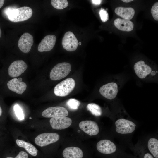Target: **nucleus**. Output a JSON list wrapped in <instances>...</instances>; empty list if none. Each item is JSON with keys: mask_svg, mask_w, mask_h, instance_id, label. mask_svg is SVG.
Instances as JSON below:
<instances>
[{"mask_svg": "<svg viewBox=\"0 0 158 158\" xmlns=\"http://www.w3.org/2000/svg\"><path fill=\"white\" fill-rule=\"evenodd\" d=\"M4 13L8 19L13 22L26 20L30 18L32 14V10L30 7L23 6L17 8H7Z\"/></svg>", "mask_w": 158, "mask_h": 158, "instance_id": "f257e3e1", "label": "nucleus"}, {"mask_svg": "<svg viewBox=\"0 0 158 158\" xmlns=\"http://www.w3.org/2000/svg\"><path fill=\"white\" fill-rule=\"evenodd\" d=\"M71 70V64L67 62H62L56 65L51 69L50 78L54 81L58 80L66 76Z\"/></svg>", "mask_w": 158, "mask_h": 158, "instance_id": "f03ea898", "label": "nucleus"}, {"mask_svg": "<svg viewBox=\"0 0 158 158\" xmlns=\"http://www.w3.org/2000/svg\"><path fill=\"white\" fill-rule=\"evenodd\" d=\"M75 84V81L73 79L68 78L60 82L55 86L54 93L57 96H66L73 91Z\"/></svg>", "mask_w": 158, "mask_h": 158, "instance_id": "7ed1b4c3", "label": "nucleus"}, {"mask_svg": "<svg viewBox=\"0 0 158 158\" xmlns=\"http://www.w3.org/2000/svg\"><path fill=\"white\" fill-rule=\"evenodd\" d=\"M59 138V135L57 133H44L37 136L35 139V142L37 145L43 147L56 142Z\"/></svg>", "mask_w": 158, "mask_h": 158, "instance_id": "20e7f679", "label": "nucleus"}, {"mask_svg": "<svg viewBox=\"0 0 158 158\" xmlns=\"http://www.w3.org/2000/svg\"><path fill=\"white\" fill-rule=\"evenodd\" d=\"M115 124L116 132L122 134L132 133L135 130L136 126V124L133 122L122 118L117 120Z\"/></svg>", "mask_w": 158, "mask_h": 158, "instance_id": "39448f33", "label": "nucleus"}, {"mask_svg": "<svg viewBox=\"0 0 158 158\" xmlns=\"http://www.w3.org/2000/svg\"><path fill=\"white\" fill-rule=\"evenodd\" d=\"M62 44L65 49L68 51H73L77 49L78 42L74 34L71 32L68 31L64 35Z\"/></svg>", "mask_w": 158, "mask_h": 158, "instance_id": "423d86ee", "label": "nucleus"}, {"mask_svg": "<svg viewBox=\"0 0 158 158\" xmlns=\"http://www.w3.org/2000/svg\"><path fill=\"white\" fill-rule=\"evenodd\" d=\"M27 65L22 60H17L13 62L9 66L8 74L11 77H16L20 75L27 69Z\"/></svg>", "mask_w": 158, "mask_h": 158, "instance_id": "0eeeda50", "label": "nucleus"}, {"mask_svg": "<svg viewBox=\"0 0 158 158\" xmlns=\"http://www.w3.org/2000/svg\"><path fill=\"white\" fill-rule=\"evenodd\" d=\"M99 92L105 98L110 100L114 99L116 97L118 92L117 85L114 82L108 83L102 86Z\"/></svg>", "mask_w": 158, "mask_h": 158, "instance_id": "6e6552de", "label": "nucleus"}, {"mask_svg": "<svg viewBox=\"0 0 158 158\" xmlns=\"http://www.w3.org/2000/svg\"><path fill=\"white\" fill-rule=\"evenodd\" d=\"M68 114L67 109L60 106L50 107L48 108L42 113V116L46 118L56 117H66Z\"/></svg>", "mask_w": 158, "mask_h": 158, "instance_id": "1a4fd4ad", "label": "nucleus"}, {"mask_svg": "<svg viewBox=\"0 0 158 158\" xmlns=\"http://www.w3.org/2000/svg\"><path fill=\"white\" fill-rule=\"evenodd\" d=\"M49 122L53 129L62 130L70 126L72 123V120L68 117H56L51 118Z\"/></svg>", "mask_w": 158, "mask_h": 158, "instance_id": "9d476101", "label": "nucleus"}, {"mask_svg": "<svg viewBox=\"0 0 158 158\" xmlns=\"http://www.w3.org/2000/svg\"><path fill=\"white\" fill-rule=\"evenodd\" d=\"M34 43L33 36L30 33H23L19 40L18 45L19 49L23 52L28 53L30 51Z\"/></svg>", "mask_w": 158, "mask_h": 158, "instance_id": "9b49d317", "label": "nucleus"}, {"mask_svg": "<svg viewBox=\"0 0 158 158\" xmlns=\"http://www.w3.org/2000/svg\"><path fill=\"white\" fill-rule=\"evenodd\" d=\"M80 129L86 134L90 135H95L99 131L98 126L95 122L91 120L82 121L79 124Z\"/></svg>", "mask_w": 158, "mask_h": 158, "instance_id": "f8f14e48", "label": "nucleus"}, {"mask_svg": "<svg viewBox=\"0 0 158 158\" xmlns=\"http://www.w3.org/2000/svg\"><path fill=\"white\" fill-rule=\"evenodd\" d=\"M56 40V36L53 35H49L43 39L38 47V51L40 52L48 51L54 47Z\"/></svg>", "mask_w": 158, "mask_h": 158, "instance_id": "ddd939ff", "label": "nucleus"}, {"mask_svg": "<svg viewBox=\"0 0 158 158\" xmlns=\"http://www.w3.org/2000/svg\"><path fill=\"white\" fill-rule=\"evenodd\" d=\"M96 147L100 152L104 154H109L115 152L116 147L115 144L109 140H102L97 143Z\"/></svg>", "mask_w": 158, "mask_h": 158, "instance_id": "4468645a", "label": "nucleus"}, {"mask_svg": "<svg viewBox=\"0 0 158 158\" xmlns=\"http://www.w3.org/2000/svg\"><path fill=\"white\" fill-rule=\"evenodd\" d=\"M134 68L136 75L140 78L143 79L152 71V68L147 65L142 60L136 63L134 66Z\"/></svg>", "mask_w": 158, "mask_h": 158, "instance_id": "2eb2a0df", "label": "nucleus"}, {"mask_svg": "<svg viewBox=\"0 0 158 158\" xmlns=\"http://www.w3.org/2000/svg\"><path fill=\"white\" fill-rule=\"evenodd\" d=\"M8 88L16 93L21 95L27 88L26 84L14 78L8 81L7 84Z\"/></svg>", "mask_w": 158, "mask_h": 158, "instance_id": "dca6fc26", "label": "nucleus"}, {"mask_svg": "<svg viewBox=\"0 0 158 158\" xmlns=\"http://www.w3.org/2000/svg\"><path fill=\"white\" fill-rule=\"evenodd\" d=\"M64 158H82L83 153L79 148L75 147H70L66 148L62 153Z\"/></svg>", "mask_w": 158, "mask_h": 158, "instance_id": "f3484780", "label": "nucleus"}, {"mask_svg": "<svg viewBox=\"0 0 158 158\" xmlns=\"http://www.w3.org/2000/svg\"><path fill=\"white\" fill-rule=\"evenodd\" d=\"M114 24L118 29L125 31H131L134 27V24L131 21L120 18L116 19L114 20Z\"/></svg>", "mask_w": 158, "mask_h": 158, "instance_id": "a211bd4d", "label": "nucleus"}, {"mask_svg": "<svg viewBox=\"0 0 158 158\" xmlns=\"http://www.w3.org/2000/svg\"><path fill=\"white\" fill-rule=\"evenodd\" d=\"M116 13L124 19L130 20L132 18L135 13L134 9L131 7H119L115 9Z\"/></svg>", "mask_w": 158, "mask_h": 158, "instance_id": "6ab92c4d", "label": "nucleus"}, {"mask_svg": "<svg viewBox=\"0 0 158 158\" xmlns=\"http://www.w3.org/2000/svg\"><path fill=\"white\" fill-rule=\"evenodd\" d=\"M16 142L18 146L24 148L30 155L33 156L37 155L38 150L31 144L19 139H16Z\"/></svg>", "mask_w": 158, "mask_h": 158, "instance_id": "aec40b11", "label": "nucleus"}, {"mask_svg": "<svg viewBox=\"0 0 158 158\" xmlns=\"http://www.w3.org/2000/svg\"><path fill=\"white\" fill-rule=\"evenodd\" d=\"M147 146L148 149L156 158L158 157V140L154 138H150L148 141Z\"/></svg>", "mask_w": 158, "mask_h": 158, "instance_id": "412c9836", "label": "nucleus"}, {"mask_svg": "<svg viewBox=\"0 0 158 158\" xmlns=\"http://www.w3.org/2000/svg\"><path fill=\"white\" fill-rule=\"evenodd\" d=\"M86 108L88 111L95 116H100L102 114L101 108L99 105L95 103H89L87 105Z\"/></svg>", "mask_w": 158, "mask_h": 158, "instance_id": "4be33fe9", "label": "nucleus"}, {"mask_svg": "<svg viewBox=\"0 0 158 158\" xmlns=\"http://www.w3.org/2000/svg\"><path fill=\"white\" fill-rule=\"evenodd\" d=\"M51 4L55 8L58 9H64L68 5V2L66 0H52Z\"/></svg>", "mask_w": 158, "mask_h": 158, "instance_id": "5701e85b", "label": "nucleus"}, {"mask_svg": "<svg viewBox=\"0 0 158 158\" xmlns=\"http://www.w3.org/2000/svg\"><path fill=\"white\" fill-rule=\"evenodd\" d=\"M66 105L71 109L73 110H77L80 104V102L74 98H71L66 102Z\"/></svg>", "mask_w": 158, "mask_h": 158, "instance_id": "b1692460", "label": "nucleus"}, {"mask_svg": "<svg viewBox=\"0 0 158 158\" xmlns=\"http://www.w3.org/2000/svg\"><path fill=\"white\" fill-rule=\"evenodd\" d=\"M15 114L20 120H22L24 119V115L21 107L18 105H15L13 108Z\"/></svg>", "mask_w": 158, "mask_h": 158, "instance_id": "393cba45", "label": "nucleus"}, {"mask_svg": "<svg viewBox=\"0 0 158 158\" xmlns=\"http://www.w3.org/2000/svg\"><path fill=\"white\" fill-rule=\"evenodd\" d=\"M152 15L154 20H158V2L154 3L151 9Z\"/></svg>", "mask_w": 158, "mask_h": 158, "instance_id": "a878e982", "label": "nucleus"}, {"mask_svg": "<svg viewBox=\"0 0 158 158\" xmlns=\"http://www.w3.org/2000/svg\"><path fill=\"white\" fill-rule=\"evenodd\" d=\"M99 15L102 21L103 22L107 21L109 19V15L107 11L101 8L99 11Z\"/></svg>", "mask_w": 158, "mask_h": 158, "instance_id": "bb28decb", "label": "nucleus"}, {"mask_svg": "<svg viewBox=\"0 0 158 158\" xmlns=\"http://www.w3.org/2000/svg\"><path fill=\"white\" fill-rule=\"evenodd\" d=\"M28 155L25 152L21 151L19 152L18 155L15 158L8 157L6 158H28Z\"/></svg>", "mask_w": 158, "mask_h": 158, "instance_id": "cd10ccee", "label": "nucleus"}, {"mask_svg": "<svg viewBox=\"0 0 158 158\" xmlns=\"http://www.w3.org/2000/svg\"><path fill=\"white\" fill-rule=\"evenodd\" d=\"M102 0H92L91 1L93 4L98 5H99L102 2Z\"/></svg>", "mask_w": 158, "mask_h": 158, "instance_id": "c85d7f7f", "label": "nucleus"}, {"mask_svg": "<svg viewBox=\"0 0 158 158\" xmlns=\"http://www.w3.org/2000/svg\"><path fill=\"white\" fill-rule=\"evenodd\" d=\"M144 158H154L152 155L149 153L146 154L144 156Z\"/></svg>", "mask_w": 158, "mask_h": 158, "instance_id": "c756f323", "label": "nucleus"}, {"mask_svg": "<svg viewBox=\"0 0 158 158\" xmlns=\"http://www.w3.org/2000/svg\"><path fill=\"white\" fill-rule=\"evenodd\" d=\"M4 0H0V8L2 6H3Z\"/></svg>", "mask_w": 158, "mask_h": 158, "instance_id": "7c9ffc66", "label": "nucleus"}, {"mask_svg": "<svg viewBox=\"0 0 158 158\" xmlns=\"http://www.w3.org/2000/svg\"><path fill=\"white\" fill-rule=\"evenodd\" d=\"M133 0H122V1L123 2L126 3H128L132 1Z\"/></svg>", "mask_w": 158, "mask_h": 158, "instance_id": "2f4dec72", "label": "nucleus"}, {"mask_svg": "<svg viewBox=\"0 0 158 158\" xmlns=\"http://www.w3.org/2000/svg\"><path fill=\"white\" fill-rule=\"evenodd\" d=\"M2 113V109H1V106H0V116L1 115Z\"/></svg>", "mask_w": 158, "mask_h": 158, "instance_id": "473e14b6", "label": "nucleus"}, {"mask_svg": "<svg viewBox=\"0 0 158 158\" xmlns=\"http://www.w3.org/2000/svg\"><path fill=\"white\" fill-rule=\"evenodd\" d=\"M1 29L0 28V38L1 37Z\"/></svg>", "mask_w": 158, "mask_h": 158, "instance_id": "72a5a7b5", "label": "nucleus"}, {"mask_svg": "<svg viewBox=\"0 0 158 158\" xmlns=\"http://www.w3.org/2000/svg\"><path fill=\"white\" fill-rule=\"evenodd\" d=\"M78 44H79V45H80L81 44V42H79V43H78Z\"/></svg>", "mask_w": 158, "mask_h": 158, "instance_id": "f704fd0d", "label": "nucleus"}, {"mask_svg": "<svg viewBox=\"0 0 158 158\" xmlns=\"http://www.w3.org/2000/svg\"><path fill=\"white\" fill-rule=\"evenodd\" d=\"M29 118L30 119V118H31V117H30V118Z\"/></svg>", "mask_w": 158, "mask_h": 158, "instance_id": "c9c22d12", "label": "nucleus"}]
</instances>
